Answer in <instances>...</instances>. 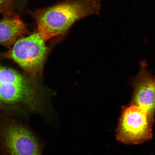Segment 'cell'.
I'll return each instance as SVG.
<instances>
[{
    "mask_svg": "<svg viewBox=\"0 0 155 155\" xmlns=\"http://www.w3.org/2000/svg\"><path fill=\"white\" fill-rule=\"evenodd\" d=\"M132 104L140 107L148 114L151 126L154 121L155 114V78L144 67L141 69L134 85Z\"/></svg>",
    "mask_w": 155,
    "mask_h": 155,
    "instance_id": "obj_6",
    "label": "cell"
},
{
    "mask_svg": "<svg viewBox=\"0 0 155 155\" xmlns=\"http://www.w3.org/2000/svg\"><path fill=\"white\" fill-rule=\"evenodd\" d=\"M26 25L18 15L5 17L0 21V44L10 48L27 33Z\"/></svg>",
    "mask_w": 155,
    "mask_h": 155,
    "instance_id": "obj_7",
    "label": "cell"
},
{
    "mask_svg": "<svg viewBox=\"0 0 155 155\" xmlns=\"http://www.w3.org/2000/svg\"><path fill=\"white\" fill-rule=\"evenodd\" d=\"M11 0H0V11L3 9V8Z\"/></svg>",
    "mask_w": 155,
    "mask_h": 155,
    "instance_id": "obj_8",
    "label": "cell"
},
{
    "mask_svg": "<svg viewBox=\"0 0 155 155\" xmlns=\"http://www.w3.org/2000/svg\"><path fill=\"white\" fill-rule=\"evenodd\" d=\"M152 127L148 113L131 104L122 110L116 129V139L124 144H141L152 139Z\"/></svg>",
    "mask_w": 155,
    "mask_h": 155,
    "instance_id": "obj_5",
    "label": "cell"
},
{
    "mask_svg": "<svg viewBox=\"0 0 155 155\" xmlns=\"http://www.w3.org/2000/svg\"><path fill=\"white\" fill-rule=\"evenodd\" d=\"M100 0H67L35 13L38 32L46 41L63 35L77 21L92 15H97Z\"/></svg>",
    "mask_w": 155,
    "mask_h": 155,
    "instance_id": "obj_2",
    "label": "cell"
},
{
    "mask_svg": "<svg viewBox=\"0 0 155 155\" xmlns=\"http://www.w3.org/2000/svg\"><path fill=\"white\" fill-rule=\"evenodd\" d=\"M44 146L22 120L0 114V155H42Z\"/></svg>",
    "mask_w": 155,
    "mask_h": 155,
    "instance_id": "obj_3",
    "label": "cell"
},
{
    "mask_svg": "<svg viewBox=\"0 0 155 155\" xmlns=\"http://www.w3.org/2000/svg\"><path fill=\"white\" fill-rule=\"evenodd\" d=\"M36 81L0 63V114L22 120L38 114L53 121L57 114Z\"/></svg>",
    "mask_w": 155,
    "mask_h": 155,
    "instance_id": "obj_1",
    "label": "cell"
},
{
    "mask_svg": "<svg viewBox=\"0 0 155 155\" xmlns=\"http://www.w3.org/2000/svg\"><path fill=\"white\" fill-rule=\"evenodd\" d=\"M45 41L38 32L19 38L8 51L0 57L12 60L27 75L37 80L42 72L48 48Z\"/></svg>",
    "mask_w": 155,
    "mask_h": 155,
    "instance_id": "obj_4",
    "label": "cell"
}]
</instances>
